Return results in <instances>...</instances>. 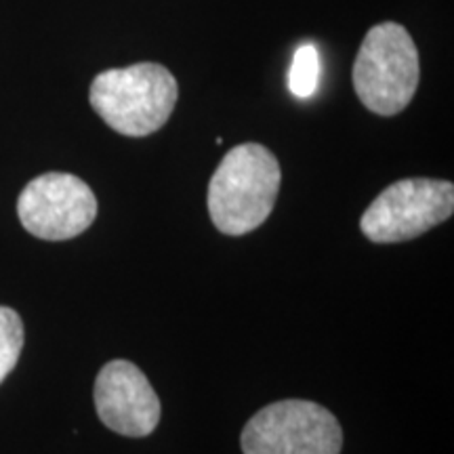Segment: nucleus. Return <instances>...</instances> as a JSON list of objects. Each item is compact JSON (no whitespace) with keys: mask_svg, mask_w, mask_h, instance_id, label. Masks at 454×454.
<instances>
[{"mask_svg":"<svg viewBox=\"0 0 454 454\" xmlns=\"http://www.w3.org/2000/svg\"><path fill=\"white\" fill-rule=\"evenodd\" d=\"M280 164L265 145L231 147L208 184V215L225 236H244L263 225L280 192Z\"/></svg>","mask_w":454,"mask_h":454,"instance_id":"obj_1","label":"nucleus"},{"mask_svg":"<svg viewBox=\"0 0 454 454\" xmlns=\"http://www.w3.org/2000/svg\"><path fill=\"white\" fill-rule=\"evenodd\" d=\"M89 99L101 121L127 137L160 130L179 99L175 76L160 64L114 67L95 76Z\"/></svg>","mask_w":454,"mask_h":454,"instance_id":"obj_2","label":"nucleus"},{"mask_svg":"<svg viewBox=\"0 0 454 454\" xmlns=\"http://www.w3.org/2000/svg\"><path fill=\"white\" fill-rule=\"evenodd\" d=\"M419 87V51L404 26L385 21L368 30L354 64V89L368 110L395 116Z\"/></svg>","mask_w":454,"mask_h":454,"instance_id":"obj_3","label":"nucleus"},{"mask_svg":"<svg viewBox=\"0 0 454 454\" xmlns=\"http://www.w3.org/2000/svg\"><path fill=\"white\" fill-rule=\"evenodd\" d=\"M244 454H339L343 431L328 408L308 400H282L244 425Z\"/></svg>","mask_w":454,"mask_h":454,"instance_id":"obj_4","label":"nucleus"},{"mask_svg":"<svg viewBox=\"0 0 454 454\" xmlns=\"http://www.w3.org/2000/svg\"><path fill=\"white\" fill-rule=\"evenodd\" d=\"M454 213V185L440 179H402L374 198L360 230L374 244H397L423 236Z\"/></svg>","mask_w":454,"mask_h":454,"instance_id":"obj_5","label":"nucleus"},{"mask_svg":"<svg viewBox=\"0 0 454 454\" xmlns=\"http://www.w3.org/2000/svg\"><path fill=\"white\" fill-rule=\"evenodd\" d=\"M17 215L26 231L41 240H70L93 225L98 198L76 175L44 173L21 190Z\"/></svg>","mask_w":454,"mask_h":454,"instance_id":"obj_6","label":"nucleus"},{"mask_svg":"<svg viewBox=\"0 0 454 454\" xmlns=\"http://www.w3.org/2000/svg\"><path fill=\"white\" fill-rule=\"evenodd\" d=\"M95 408L101 423L127 438H145L160 423V400L139 366L112 360L95 381Z\"/></svg>","mask_w":454,"mask_h":454,"instance_id":"obj_7","label":"nucleus"},{"mask_svg":"<svg viewBox=\"0 0 454 454\" xmlns=\"http://www.w3.org/2000/svg\"><path fill=\"white\" fill-rule=\"evenodd\" d=\"M320 53L314 43L299 44L294 51L291 72H288V87L291 93L299 99H309L317 90L320 82Z\"/></svg>","mask_w":454,"mask_h":454,"instance_id":"obj_8","label":"nucleus"},{"mask_svg":"<svg viewBox=\"0 0 454 454\" xmlns=\"http://www.w3.org/2000/svg\"><path fill=\"white\" fill-rule=\"evenodd\" d=\"M24 349V322L15 309L0 305V383L9 377Z\"/></svg>","mask_w":454,"mask_h":454,"instance_id":"obj_9","label":"nucleus"}]
</instances>
